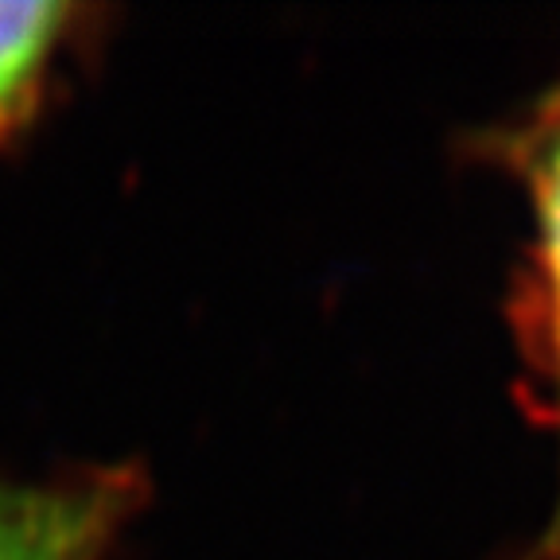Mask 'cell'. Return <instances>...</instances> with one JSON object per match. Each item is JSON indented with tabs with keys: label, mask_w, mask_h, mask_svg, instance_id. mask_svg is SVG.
<instances>
[{
	"label": "cell",
	"mask_w": 560,
	"mask_h": 560,
	"mask_svg": "<svg viewBox=\"0 0 560 560\" xmlns=\"http://www.w3.org/2000/svg\"><path fill=\"white\" fill-rule=\"evenodd\" d=\"M132 499L125 475L0 482V560H102Z\"/></svg>",
	"instance_id": "cell-1"
},
{
	"label": "cell",
	"mask_w": 560,
	"mask_h": 560,
	"mask_svg": "<svg viewBox=\"0 0 560 560\" xmlns=\"http://www.w3.org/2000/svg\"><path fill=\"white\" fill-rule=\"evenodd\" d=\"M74 16L70 4H0V140L32 121Z\"/></svg>",
	"instance_id": "cell-2"
},
{
	"label": "cell",
	"mask_w": 560,
	"mask_h": 560,
	"mask_svg": "<svg viewBox=\"0 0 560 560\" xmlns=\"http://www.w3.org/2000/svg\"><path fill=\"white\" fill-rule=\"evenodd\" d=\"M537 202H541L545 319H549L552 382H557V409H560V132L541 160V175H537ZM557 549H560V522H557Z\"/></svg>",
	"instance_id": "cell-3"
}]
</instances>
